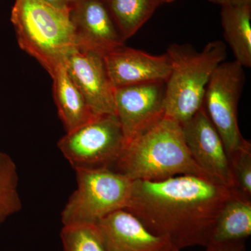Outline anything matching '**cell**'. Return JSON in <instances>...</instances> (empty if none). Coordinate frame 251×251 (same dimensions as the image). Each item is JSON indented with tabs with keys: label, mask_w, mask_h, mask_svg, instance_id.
Here are the masks:
<instances>
[{
	"label": "cell",
	"mask_w": 251,
	"mask_h": 251,
	"mask_svg": "<svg viewBox=\"0 0 251 251\" xmlns=\"http://www.w3.org/2000/svg\"><path fill=\"white\" fill-rule=\"evenodd\" d=\"M251 234V199L232 188L216 221L210 244L245 240Z\"/></svg>",
	"instance_id": "9a60e30c"
},
{
	"label": "cell",
	"mask_w": 251,
	"mask_h": 251,
	"mask_svg": "<svg viewBox=\"0 0 251 251\" xmlns=\"http://www.w3.org/2000/svg\"><path fill=\"white\" fill-rule=\"evenodd\" d=\"M103 57L114 88L166 82L171 74V62L166 53L153 55L125 45Z\"/></svg>",
	"instance_id": "8fae6325"
},
{
	"label": "cell",
	"mask_w": 251,
	"mask_h": 251,
	"mask_svg": "<svg viewBox=\"0 0 251 251\" xmlns=\"http://www.w3.org/2000/svg\"><path fill=\"white\" fill-rule=\"evenodd\" d=\"M61 238L64 251H110L97 224L64 226Z\"/></svg>",
	"instance_id": "d6986e66"
},
{
	"label": "cell",
	"mask_w": 251,
	"mask_h": 251,
	"mask_svg": "<svg viewBox=\"0 0 251 251\" xmlns=\"http://www.w3.org/2000/svg\"><path fill=\"white\" fill-rule=\"evenodd\" d=\"M113 168L132 181L186 175L210 178L193 160L181 125L165 117L126 143Z\"/></svg>",
	"instance_id": "7a4b0ae2"
},
{
	"label": "cell",
	"mask_w": 251,
	"mask_h": 251,
	"mask_svg": "<svg viewBox=\"0 0 251 251\" xmlns=\"http://www.w3.org/2000/svg\"><path fill=\"white\" fill-rule=\"evenodd\" d=\"M18 181L17 166L14 160L0 151V224L22 209Z\"/></svg>",
	"instance_id": "ac0fdd59"
},
{
	"label": "cell",
	"mask_w": 251,
	"mask_h": 251,
	"mask_svg": "<svg viewBox=\"0 0 251 251\" xmlns=\"http://www.w3.org/2000/svg\"><path fill=\"white\" fill-rule=\"evenodd\" d=\"M50 76L53 80L54 101L67 133L97 117L69 75L65 63L58 66Z\"/></svg>",
	"instance_id": "5bb4252c"
},
{
	"label": "cell",
	"mask_w": 251,
	"mask_h": 251,
	"mask_svg": "<svg viewBox=\"0 0 251 251\" xmlns=\"http://www.w3.org/2000/svg\"><path fill=\"white\" fill-rule=\"evenodd\" d=\"M244 67L234 60L220 64L206 86L203 106L219 132L227 156L247 143L238 125V103L244 87Z\"/></svg>",
	"instance_id": "52a82bcc"
},
{
	"label": "cell",
	"mask_w": 251,
	"mask_h": 251,
	"mask_svg": "<svg viewBox=\"0 0 251 251\" xmlns=\"http://www.w3.org/2000/svg\"><path fill=\"white\" fill-rule=\"evenodd\" d=\"M166 54L171 71L166 82L164 117L183 125L203 106L206 86L227 57L223 41L208 43L201 52L188 44H171Z\"/></svg>",
	"instance_id": "277c9868"
},
{
	"label": "cell",
	"mask_w": 251,
	"mask_h": 251,
	"mask_svg": "<svg viewBox=\"0 0 251 251\" xmlns=\"http://www.w3.org/2000/svg\"><path fill=\"white\" fill-rule=\"evenodd\" d=\"M221 18L225 39L235 60L244 68H251V5L222 6Z\"/></svg>",
	"instance_id": "2e32d148"
},
{
	"label": "cell",
	"mask_w": 251,
	"mask_h": 251,
	"mask_svg": "<svg viewBox=\"0 0 251 251\" xmlns=\"http://www.w3.org/2000/svg\"><path fill=\"white\" fill-rule=\"evenodd\" d=\"M233 189L251 199V144L247 141L228 156Z\"/></svg>",
	"instance_id": "ffe728a7"
},
{
	"label": "cell",
	"mask_w": 251,
	"mask_h": 251,
	"mask_svg": "<svg viewBox=\"0 0 251 251\" xmlns=\"http://www.w3.org/2000/svg\"><path fill=\"white\" fill-rule=\"evenodd\" d=\"M166 82L115 88L116 116L125 144L164 117Z\"/></svg>",
	"instance_id": "ba28073f"
},
{
	"label": "cell",
	"mask_w": 251,
	"mask_h": 251,
	"mask_svg": "<svg viewBox=\"0 0 251 251\" xmlns=\"http://www.w3.org/2000/svg\"><path fill=\"white\" fill-rule=\"evenodd\" d=\"M160 4H168V3L173 2L175 0H158Z\"/></svg>",
	"instance_id": "cb8c5ba5"
},
{
	"label": "cell",
	"mask_w": 251,
	"mask_h": 251,
	"mask_svg": "<svg viewBox=\"0 0 251 251\" xmlns=\"http://www.w3.org/2000/svg\"><path fill=\"white\" fill-rule=\"evenodd\" d=\"M46 2L49 3L52 6L59 8V9L72 10L78 0H45Z\"/></svg>",
	"instance_id": "7402d4cb"
},
{
	"label": "cell",
	"mask_w": 251,
	"mask_h": 251,
	"mask_svg": "<svg viewBox=\"0 0 251 251\" xmlns=\"http://www.w3.org/2000/svg\"><path fill=\"white\" fill-rule=\"evenodd\" d=\"M77 188L62 212L64 226L97 224L125 209L133 181L110 168L75 169Z\"/></svg>",
	"instance_id": "5b68a950"
},
{
	"label": "cell",
	"mask_w": 251,
	"mask_h": 251,
	"mask_svg": "<svg viewBox=\"0 0 251 251\" xmlns=\"http://www.w3.org/2000/svg\"><path fill=\"white\" fill-rule=\"evenodd\" d=\"M125 145L116 115L97 117L76 129L67 132L57 147L74 170L110 168Z\"/></svg>",
	"instance_id": "8992f818"
},
{
	"label": "cell",
	"mask_w": 251,
	"mask_h": 251,
	"mask_svg": "<svg viewBox=\"0 0 251 251\" xmlns=\"http://www.w3.org/2000/svg\"><path fill=\"white\" fill-rule=\"evenodd\" d=\"M210 2L222 6L251 5V0H209Z\"/></svg>",
	"instance_id": "603a6c76"
},
{
	"label": "cell",
	"mask_w": 251,
	"mask_h": 251,
	"mask_svg": "<svg viewBox=\"0 0 251 251\" xmlns=\"http://www.w3.org/2000/svg\"><path fill=\"white\" fill-rule=\"evenodd\" d=\"M97 225L110 251H180L126 209L109 214Z\"/></svg>",
	"instance_id": "4fadbf2b"
},
{
	"label": "cell",
	"mask_w": 251,
	"mask_h": 251,
	"mask_svg": "<svg viewBox=\"0 0 251 251\" xmlns=\"http://www.w3.org/2000/svg\"><path fill=\"white\" fill-rule=\"evenodd\" d=\"M65 65L94 117L116 115L115 88L103 54L77 48L66 59Z\"/></svg>",
	"instance_id": "9c48e42d"
},
{
	"label": "cell",
	"mask_w": 251,
	"mask_h": 251,
	"mask_svg": "<svg viewBox=\"0 0 251 251\" xmlns=\"http://www.w3.org/2000/svg\"><path fill=\"white\" fill-rule=\"evenodd\" d=\"M204 251H246L244 240L213 243L205 247Z\"/></svg>",
	"instance_id": "44dd1931"
},
{
	"label": "cell",
	"mask_w": 251,
	"mask_h": 251,
	"mask_svg": "<svg viewBox=\"0 0 251 251\" xmlns=\"http://www.w3.org/2000/svg\"><path fill=\"white\" fill-rule=\"evenodd\" d=\"M232 188L196 175L161 181H133L126 210L178 250L211 242L213 231Z\"/></svg>",
	"instance_id": "6da1fadb"
},
{
	"label": "cell",
	"mask_w": 251,
	"mask_h": 251,
	"mask_svg": "<svg viewBox=\"0 0 251 251\" xmlns=\"http://www.w3.org/2000/svg\"><path fill=\"white\" fill-rule=\"evenodd\" d=\"M11 21L18 45L50 75L77 48L70 11L45 0H16Z\"/></svg>",
	"instance_id": "3957f363"
},
{
	"label": "cell",
	"mask_w": 251,
	"mask_h": 251,
	"mask_svg": "<svg viewBox=\"0 0 251 251\" xmlns=\"http://www.w3.org/2000/svg\"><path fill=\"white\" fill-rule=\"evenodd\" d=\"M122 39L136 34L161 5L158 0H104Z\"/></svg>",
	"instance_id": "e0dca14e"
},
{
	"label": "cell",
	"mask_w": 251,
	"mask_h": 251,
	"mask_svg": "<svg viewBox=\"0 0 251 251\" xmlns=\"http://www.w3.org/2000/svg\"><path fill=\"white\" fill-rule=\"evenodd\" d=\"M181 127L188 150L198 166L211 179L233 188L224 143L204 106Z\"/></svg>",
	"instance_id": "30bf717a"
},
{
	"label": "cell",
	"mask_w": 251,
	"mask_h": 251,
	"mask_svg": "<svg viewBox=\"0 0 251 251\" xmlns=\"http://www.w3.org/2000/svg\"><path fill=\"white\" fill-rule=\"evenodd\" d=\"M70 14L78 49L103 55L125 46L104 0H78Z\"/></svg>",
	"instance_id": "7c38bea8"
}]
</instances>
